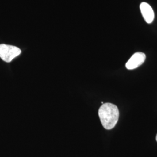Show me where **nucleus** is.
I'll list each match as a JSON object with an SVG mask.
<instances>
[{
    "label": "nucleus",
    "instance_id": "1",
    "mask_svg": "<svg viewBox=\"0 0 157 157\" xmlns=\"http://www.w3.org/2000/svg\"><path fill=\"white\" fill-rule=\"evenodd\" d=\"M98 115L103 127L107 130L113 129L118 122L119 112L118 107L111 103H105L98 110Z\"/></svg>",
    "mask_w": 157,
    "mask_h": 157
},
{
    "label": "nucleus",
    "instance_id": "2",
    "mask_svg": "<svg viewBox=\"0 0 157 157\" xmlns=\"http://www.w3.org/2000/svg\"><path fill=\"white\" fill-rule=\"evenodd\" d=\"M21 54V50L18 47L4 44H0V58L5 62H11Z\"/></svg>",
    "mask_w": 157,
    "mask_h": 157
},
{
    "label": "nucleus",
    "instance_id": "3",
    "mask_svg": "<svg viewBox=\"0 0 157 157\" xmlns=\"http://www.w3.org/2000/svg\"><path fill=\"white\" fill-rule=\"evenodd\" d=\"M146 58L144 53L141 52H136L126 63V67L129 70L135 69L142 65L145 61Z\"/></svg>",
    "mask_w": 157,
    "mask_h": 157
},
{
    "label": "nucleus",
    "instance_id": "4",
    "mask_svg": "<svg viewBox=\"0 0 157 157\" xmlns=\"http://www.w3.org/2000/svg\"><path fill=\"white\" fill-rule=\"evenodd\" d=\"M141 13L142 16L147 23H151L154 19V12L148 4L146 2H141L140 6Z\"/></svg>",
    "mask_w": 157,
    "mask_h": 157
},
{
    "label": "nucleus",
    "instance_id": "5",
    "mask_svg": "<svg viewBox=\"0 0 157 157\" xmlns=\"http://www.w3.org/2000/svg\"><path fill=\"white\" fill-rule=\"evenodd\" d=\"M156 140H157V136H156Z\"/></svg>",
    "mask_w": 157,
    "mask_h": 157
}]
</instances>
